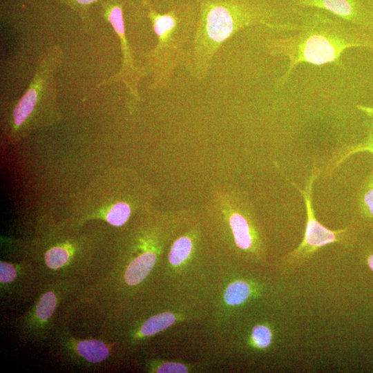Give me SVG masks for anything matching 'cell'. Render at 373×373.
Wrapping results in <instances>:
<instances>
[{
	"mask_svg": "<svg viewBox=\"0 0 373 373\" xmlns=\"http://www.w3.org/2000/svg\"><path fill=\"white\" fill-rule=\"evenodd\" d=\"M293 13L296 17L293 34L265 41L269 54L289 60L285 73L276 84L278 88L287 83L300 64H334L341 67V56L345 50L364 48L373 51L372 35L350 23L319 9H296Z\"/></svg>",
	"mask_w": 373,
	"mask_h": 373,
	"instance_id": "1",
	"label": "cell"
},
{
	"mask_svg": "<svg viewBox=\"0 0 373 373\" xmlns=\"http://www.w3.org/2000/svg\"><path fill=\"white\" fill-rule=\"evenodd\" d=\"M198 17L184 68L200 82L208 75L222 45L238 31L284 22V12L268 0H195Z\"/></svg>",
	"mask_w": 373,
	"mask_h": 373,
	"instance_id": "2",
	"label": "cell"
},
{
	"mask_svg": "<svg viewBox=\"0 0 373 373\" xmlns=\"http://www.w3.org/2000/svg\"><path fill=\"white\" fill-rule=\"evenodd\" d=\"M164 12L152 0H144L139 10L151 22L157 44L145 55L143 66L151 77L149 88L160 90L169 84L178 67H184L198 17L195 0H167Z\"/></svg>",
	"mask_w": 373,
	"mask_h": 373,
	"instance_id": "3",
	"label": "cell"
},
{
	"mask_svg": "<svg viewBox=\"0 0 373 373\" xmlns=\"http://www.w3.org/2000/svg\"><path fill=\"white\" fill-rule=\"evenodd\" d=\"M63 57L61 48L54 45L46 50L37 61L33 77L12 111V131L28 124L39 108L53 104L57 95L56 73Z\"/></svg>",
	"mask_w": 373,
	"mask_h": 373,
	"instance_id": "4",
	"label": "cell"
},
{
	"mask_svg": "<svg viewBox=\"0 0 373 373\" xmlns=\"http://www.w3.org/2000/svg\"><path fill=\"white\" fill-rule=\"evenodd\" d=\"M316 176L317 169L314 166L305 189H300L293 183L304 198L307 220L303 239L295 249L283 258L280 264L282 271H287L299 267L325 245L336 242L346 245L350 242L352 232L350 228L331 230L316 218L312 205V190Z\"/></svg>",
	"mask_w": 373,
	"mask_h": 373,
	"instance_id": "5",
	"label": "cell"
},
{
	"mask_svg": "<svg viewBox=\"0 0 373 373\" xmlns=\"http://www.w3.org/2000/svg\"><path fill=\"white\" fill-rule=\"evenodd\" d=\"M95 6L98 8L101 16L111 24L117 35L122 55V62L119 70L99 83L96 87L115 82H122L129 94L135 100L140 101L138 84L140 81L147 75L144 67L140 68L136 65L128 42L124 17V10L126 8L125 1L100 0Z\"/></svg>",
	"mask_w": 373,
	"mask_h": 373,
	"instance_id": "6",
	"label": "cell"
},
{
	"mask_svg": "<svg viewBox=\"0 0 373 373\" xmlns=\"http://www.w3.org/2000/svg\"><path fill=\"white\" fill-rule=\"evenodd\" d=\"M223 212L237 249L258 262L265 260L262 240L252 216L236 205L227 206Z\"/></svg>",
	"mask_w": 373,
	"mask_h": 373,
	"instance_id": "7",
	"label": "cell"
},
{
	"mask_svg": "<svg viewBox=\"0 0 373 373\" xmlns=\"http://www.w3.org/2000/svg\"><path fill=\"white\" fill-rule=\"evenodd\" d=\"M265 291L260 280L246 276H233L225 284L219 299V309L222 316L236 314L254 304Z\"/></svg>",
	"mask_w": 373,
	"mask_h": 373,
	"instance_id": "8",
	"label": "cell"
},
{
	"mask_svg": "<svg viewBox=\"0 0 373 373\" xmlns=\"http://www.w3.org/2000/svg\"><path fill=\"white\" fill-rule=\"evenodd\" d=\"M298 8L327 11L370 34L371 19L363 0H290Z\"/></svg>",
	"mask_w": 373,
	"mask_h": 373,
	"instance_id": "9",
	"label": "cell"
},
{
	"mask_svg": "<svg viewBox=\"0 0 373 373\" xmlns=\"http://www.w3.org/2000/svg\"><path fill=\"white\" fill-rule=\"evenodd\" d=\"M175 236L170 244L167 255L169 271H180L186 269L197 251L200 229L197 225L192 226Z\"/></svg>",
	"mask_w": 373,
	"mask_h": 373,
	"instance_id": "10",
	"label": "cell"
},
{
	"mask_svg": "<svg viewBox=\"0 0 373 373\" xmlns=\"http://www.w3.org/2000/svg\"><path fill=\"white\" fill-rule=\"evenodd\" d=\"M276 332L269 321H256L244 328L238 338L241 347L256 353H266L276 343Z\"/></svg>",
	"mask_w": 373,
	"mask_h": 373,
	"instance_id": "11",
	"label": "cell"
},
{
	"mask_svg": "<svg viewBox=\"0 0 373 373\" xmlns=\"http://www.w3.org/2000/svg\"><path fill=\"white\" fill-rule=\"evenodd\" d=\"M186 312L178 310L162 312L146 320L138 331L142 337H149L166 330L172 325L186 319Z\"/></svg>",
	"mask_w": 373,
	"mask_h": 373,
	"instance_id": "12",
	"label": "cell"
},
{
	"mask_svg": "<svg viewBox=\"0 0 373 373\" xmlns=\"http://www.w3.org/2000/svg\"><path fill=\"white\" fill-rule=\"evenodd\" d=\"M31 3L38 0H23ZM68 6L80 18L82 26L86 31L90 30L94 26L91 10L100 0H56Z\"/></svg>",
	"mask_w": 373,
	"mask_h": 373,
	"instance_id": "13",
	"label": "cell"
},
{
	"mask_svg": "<svg viewBox=\"0 0 373 373\" xmlns=\"http://www.w3.org/2000/svg\"><path fill=\"white\" fill-rule=\"evenodd\" d=\"M367 135L365 139L358 144L350 146L341 151L332 161V164L336 167L340 164L344 160L351 155L359 152H369L373 154V120L366 122Z\"/></svg>",
	"mask_w": 373,
	"mask_h": 373,
	"instance_id": "14",
	"label": "cell"
},
{
	"mask_svg": "<svg viewBox=\"0 0 373 373\" xmlns=\"http://www.w3.org/2000/svg\"><path fill=\"white\" fill-rule=\"evenodd\" d=\"M77 351L86 360L97 363L106 358L109 355L108 347L98 340H84L78 342Z\"/></svg>",
	"mask_w": 373,
	"mask_h": 373,
	"instance_id": "15",
	"label": "cell"
},
{
	"mask_svg": "<svg viewBox=\"0 0 373 373\" xmlns=\"http://www.w3.org/2000/svg\"><path fill=\"white\" fill-rule=\"evenodd\" d=\"M131 207L126 202H118L112 205L106 215L108 222L113 226L119 227L125 224L131 215Z\"/></svg>",
	"mask_w": 373,
	"mask_h": 373,
	"instance_id": "16",
	"label": "cell"
},
{
	"mask_svg": "<svg viewBox=\"0 0 373 373\" xmlns=\"http://www.w3.org/2000/svg\"><path fill=\"white\" fill-rule=\"evenodd\" d=\"M150 370L157 373H185L193 370V365L176 361H157L151 365Z\"/></svg>",
	"mask_w": 373,
	"mask_h": 373,
	"instance_id": "17",
	"label": "cell"
},
{
	"mask_svg": "<svg viewBox=\"0 0 373 373\" xmlns=\"http://www.w3.org/2000/svg\"><path fill=\"white\" fill-rule=\"evenodd\" d=\"M69 259V251L63 247H55L48 249L45 254L46 265L57 269L64 265Z\"/></svg>",
	"mask_w": 373,
	"mask_h": 373,
	"instance_id": "18",
	"label": "cell"
},
{
	"mask_svg": "<svg viewBox=\"0 0 373 373\" xmlns=\"http://www.w3.org/2000/svg\"><path fill=\"white\" fill-rule=\"evenodd\" d=\"M57 304V298L52 291H48L42 295L39 300L36 314L39 319L48 320L53 314Z\"/></svg>",
	"mask_w": 373,
	"mask_h": 373,
	"instance_id": "19",
	"label": "cell"
},
{
	"mask_svg": "<svg viewBox=\"0 0 373 373\" xmlns=\"http://www.w3.org/2000/svg\"><path fill=\"white\" fill-rule=\"evenodd\" d=\"M358 205L364 217L373 219V188L363 187L358 197Z\"/></svg>",
	"mask_w": 373,
	"mask_h": 373,
	"instance_id": "20",
	"label": "cell"
},
{
	"mask_svg": "<svg viewBox=\"0 0 373 373\" xmlns=\"http://www.w3.org/2000/svg\"><path fill=\"white\" fill-rule=\"evenodd\" d=\"M17 272L12 265L5 262H0V281L2 283L12 282L16 277Z\"/></svg>",
	"mask_w": 373,
	"mask_h": 373,
	"instance_id": "21",
	"label": "cell"
},
{
	"mask_svg": "<svg viewBox=\"0 0 373 373\" xmlns=\"http://www.w3.org/2000/svg\"><path fill=\"white\" fill-rule=\"evenodd\" d=\"M365 8L369 13L371 23H372V28L370 31V35L373 37V0H363Z\"/></svg>",
	"mask_w": 373,
	"mask_h": 373,
	"instance_id": "22",
	"label": "cell"
},
{
	"mask_svg": "<svg viewBox=\"0 0 373 373\" xmlns=\"http://www.w3.org/2000/svg\"><path fill=\"white\" fill-rule=\"evenodd\" d=\"M126 8L131 10H135L140 7L144 0H124Z\"/></svg>",
	"mask_w": 373,
	"mask_h": 373,
	"instance_id": "23",
	"label": "cell"
},
{
	"mask_svg": "<svg viewBox=\"0 0 373 373\" xmlns=\"http://www.w3.org/2000/svg\"><path fill=\"white\" fill-rule=\"evenodd\" d=\"M356 108L367 115L373 117V107L358 104L356 105Z\"/></svg>",
	"mask_w": 373,
	"mask_h": 373,
	"instance_id": "24",
	"label": "cell"
},
{
	"mask_svg": "<svg viewBox=\"0 0 373 373\" xmlns=\"http://www.w3.org/2000/svg\"><path fill=\"white\" fill-rule=\"evenodd\" d=\"M364 186L373 188V171L367 178Z\"/></svg>",
	"mask_w": 373,
	"mask_h": 373,
	"instance_id": "25",
	"label": "cell"
},
{
	"mask_svg": "<svg viewBox=\"0 0 373 373\" xmlns=\"http://www.w3.org/2000/svg\"><path fill=\"white\" fill-rule=\"evenodd\" d=\"M367 264L370 269L373 271V254H370L367 256Z\"/></svg>",
	"mask_w": 373,
	"mask_h": 373,
	"instance_id": "26",
	"label": "cell"
},
{
	"mask_svg": "<svg viewBox=\"0 0 373 373\" xmlns=\"http://www.w3.org/2000/svg\"><path fill=\"white\" fill-rule=\"evenodd\" d=\"M268 1H273V0H268Z\"/></svg>",
	"mask_w": 373,
	"mask_h": 373,
	"instance_id": "27",
	"label": "cell"
}]
</instances>
